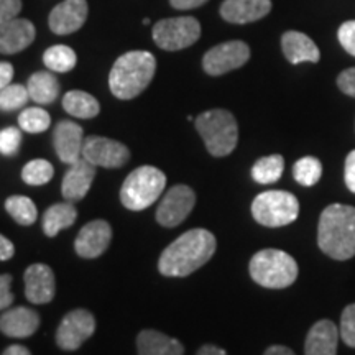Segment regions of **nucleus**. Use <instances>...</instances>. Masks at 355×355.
<instances>
[{
  "label": "nucleus",
  "instance_id": "f257e3e1",
  "mask_svg": "<svg viewBox=\"0 0 355 355\" xmlns=\"http://www.w3.org/2000/svg\"><path fill=\"white\" fill-rule=\"evenodd\" d=\"M216 237L206 229H193L170 243L158 260L163 277H188L206 265L216 252Z\"/></svg>",
  "mask_w": 355,
  "mask_h": 355
},
{
  "label": "nucleus",
  "instance_id": "f03ea898",
  "mask_svg": "<svg viewBox=\"0 0 355 355\" xmlns=\"http://www.w3.org/2000/svg\"><path fill=\"white\" fill-rule=\"evenodd\" d=\"M319 248L334 260L355 255V207L331 204L322 211L318 227Z\"/></svg>",
  "mask_w": 355,
  "mask_h": 355
},
{
  "label": "nucleus",
  "instance_id": "7ed1b4c3",
  "mask_svg": "<svg viewBox=\"0 0 355 355\" xmlns=\"http://www.w3.org/2000/svg\"><path fill=\"white\" fill-rule=\"evenodd\" d=\"M157 60L150 51H128L115 61L109 74V87L122 101L133 99L152 83Z\"/></svg>",
  "mask_w": 355,
  "mask_h": 355
},
{
  "label": "nucleus",
  "instance_id": "20e7f679",
  "mask_svg": "<svg viewBox=\"0 0 355 355\" xmlns=\"http://www.w3.org/2000/svg\"><path fill=\"white\" fill-rule=\"evenodd\" d=\"M250 277L263 288L282 290L291 286L298 278V263L290 254L275 248L260 250L250 260Z\"/></svg>",
  "mask_w": 355,
  "mask_h": 355
},
{
  "label": "nucleus",
  "instance_id": "39448f33",
  "mask_svg": "<svg viewBox=\"0 0 355 355\" xmlns=\"http://www.w3.org/2000/svg\"><path fill=\"white\" fill-rule=\"evenodd\" d=\"M196 130L202 137L207 152L212 157H227L239 141L237 121L229 110L212 109L202 112L194 121Z\"/></svg>",
  "mask_w": 355,
  "mask_h": 355
},
{
  "label": "nucleus",
  "instance_id": "423d86ee",
  "mask_svg": "<svg viewBox=\"0 0 355 355\" xmlns=\"http://www.w3.org/2000/svg\"><path fill=\"white\" fill-rule=\"evenodd\" d=\"M166 188L165 173L155 166H140L123 181L121 201L127 209L144 211L162 196Z\"/></svg>",
  "mask_w": 355,
  "mask_h": 355
},
{
  "label": "nucleus",
  "instance_id": "0eeeda50",
  "mask_svg": "<svg viewBox=\"0 0 355 355\" xmlns=\"http://www.w3.org/2000/svg\"><path fill=\"white\" fill-rule=\"evenodd\" d=\"M300 202L286 191H265L252 202V216L265 227H283L298 219Z\"/></svg>",
  "mask_w": 355,
  "mask_h": 355
},
{
  "label": "nucleus",
  "instance_id": "6e6552de",
  "mask_svg": "<svg viewBox=\"0 0 355 355\" xmlns=\"http://www.w3.org/2000/svg\"><path fill=\"white\" fill-rule=\"evenodd\" d=\"M153 42L166 51H178L194 44L201 37V25L193 17H176L155 24L152 32Z\"/></svg>",
  "mask_w": 355,
  "mask_h": 355
},
{
  "label": "nucleus",
  "instance_id": "1a4fd4ad",
  "mask_svg": "<svg viewBox=\"0 0 355 355\" xmlns=\"http://www.w3.org/2000/svg\"><path fill=\"white\" fill-rule=\"evenodd\" d=\"M248 60H250L248 44L234 40L211 48L202 58V68L209 76H222L229 71L242 68Z\"/></svg>",
  "mask_w": 355,
  "mask_h": 355
},
{
  "label": "nucleus",
  "instance_id": "9d476101",
  "mask_svg": "<svg viewBox=\"0 0 355 355\" xmlns=\"http://www.w3.org/2000/svg\"><path fill=\"white\" fill-rule=\"evenodd\" d=\"M196 194L186 184H176L168 191L157 209V220L163 227H176L191 214Z\"/></svg>",
  "mask_w": 355,
  "mask_h": 355
},
{
  "label": "nucleus",
  "instance_id": "9b49d317",
  "mask_svg": "<svg viewBox=\"0 0 355 355\" xmlns=\"http://www.w3.org/2000/svg\"><path fill=\"white\" fill-rule=\"evenodd\" d=\"M96 319L87 309H74L66 314L56 331V344L63 350H76L94 334Z\"/></svg>",
  "mask_w": 355,
  "mask_h": 355
},
{
  "label": "nucleus",
  "instance_id": "f8f14e48",
  "mask_svg": "<svg viewBox=\"0 0 355 355\" xmlns=\"http://www.w3.org/2000/svg\"><path fill=\"white\" fill-rule=\"evenodd\" d=\"M130 152L121 141L105 139V137H87L84 139L83 158L94 166L121 168L128 162Z\"/></svg>",
  "mask_w": 355,
  "mask_h": 355
},
{
  "label": "nucleus",
  "instance_id": "ddd939ff",
  "mask_svg": "<svg viewBox=\"0 0 355 355\" xmlns=\"http://www.w3.org/2000/svg\"><path fill=\"white\" fill-rule=\"evenodd\" d=\"M110 241H112V229L109 222L92 220L79 230L74 248L83 259H97L107 250Z\"/></svg>",
  "mask_w": 355,
  "mask_h": 355
},
{
  "label": "nucleus",
  "instance_id": "4468645a",
  "mask_svg": "<svg viewBox=\"0 0 355 355\" xmlns=\"http://www.w3.org/2000/svg\"><path fill=\"white\" fill-rule=\"evenodd\" d=\"M53 145L61 162L73 165L83 158V127L73 121H61L53 132Z\"/></svg>",
  "mask_w": 355,
  "mask_h": 355
},
{
  "label": "nucleus",
  "instance_id": "2eb2a0df",
  "mask_svg": "<svg viewBox=\"0 0 355 355\" xmlns=\"http://www.w3.org/2000/svg\"><path fill=\"white\" fill-rule=\"evenodd\" d=\"M87 0H64L50 13V28L56 35L78 32L87 20Z\"/></svg>",
  "mask_w": 355,
  "mask_h": 355
},
{
  "label": "nucleus",
  "instance_id": "dca6fc26",
  "mask_svg": "<svg viewBox=\"0 0 355 355\" xmlns=\"http://www.w3.org/2000/svg\"><path fill=\"white\" fill-rule=\"evenodd\" d=\"M55 273L48 265H30L25 272V296L33 304H46L55 298Z\"/></svg>",
  "mask_w": 355,
  "mask_h": 355
},
{
  "label": "nucleus",
  "instance_id": "f3484780",
  "mask_svg": "<svg viewBox=\"0 0 355 355\" xmlns=\"http://www.w3.org/2000/svg\"><path fill=\"white\" fill-rule=\"evenodd\" d=\"M96 176V166L89 163L86 158H79L76 163L69 166L66 171L63 184H61V193L66 201L76 202L86 198V194L91 189L92 181Z\"/></svg>",
  "mask_w": 355,
  "mask_h": 355
},
{
  "label": "nucleus",
  "instance_id": "a211bd4d",
  "mask_svg": "<svg viewBox=\"0 0 355 355\" xmlns=\"http://www.w3.org/2000/svg\"><path fill=\"white\" fill-rule=\"evenodd\" d=\"M37 37L33 24L25 19H13L0 25V53L2 55H15L28 48Z\"/></svg>",
  "mask_w": 355,
  "mask_h": 355
},
{
  "label": "nucleus",
  "instance_id": "6ab92c4d",
  "mask_svg": "<svg viewBox=\"0 0 355 355\" xmlns=\"http://www.w3.org/2000/svg\"><path fill=\"white\" fill-rule=\"evenodd\" d=\"M272 10V0H224L220 17L229 24H252L263 19Z\"/></svg>",
  "mask_w": 355,
  "mask_h": 355
},
{
  "label": "nucleus",
  "instance_id": "aec40b11",
  "mask_svg": "<svg viewBox=\"0 0 355 355\" xmlns=\"http://www.w3.org/2000/svg\"><path fill=\"white\" fill-rule=\"evenodd\" d=\"M40 326V316L37 311L19 306V308L6 309L0 316V331L13 339H25L33 336Z\"/></svg>",
  "mask_w": 355,
  "mask_h": 355
},
{
  "label": "nucleus",
  "instance_id": "412c9836",
  "mask_svg": "<svg viewBox=\"0 0 355 355\" xmlns=\"http://www.w3.org/2000/svg\"><path fill=\"white\" fill-rule=\"evenodd\" d=\"M339 329L329 319H321L311 327L304 343V355H337Z\"/></svg>",
  "mask_w": 355,
  "mask_h": 355
},
{
  "label": "nucleus",
  "instance_id": "4be33fe9",
  "mask_svg": "<svg viewBox=\"0 0 355 355\" xmlns=\"http://www.w3.org/2000/svg\"><path fill=\"white\" fill-rule=\"evenodd\" d=\"M282 48L285 53V58L291 64L300 63H318L321 53L316 43L311 40L308 35L301 32H286L282 37Z\"/></svg>",
  "mask_w": 355,
  "mask_h": 355
},
{
  "label": "nucleus",
  "instance_id": "5701e85b",
  "mask_svg": "<svg viewBox=\"0 0 355 355\" xmlns=\"http://www.w3.org/2000/svg\"><path fill=\"white\" fill-rule=\"evenodd\" d=\"M139 355H183L184 347L180 340L165 336L163 332L146 329L137 337Z\"/></svg>",
  "mask_w": 355,
  "mask_h": 355
},
{
  "label": "nucleus",
  "instance_id": "b1692460",
  "mask_svg": "<svg viewBox=\"0 0 355 355\" xmlns=\"http://www.w3.org/2000/svg\"><path fill=\"white\" fill-rule=\"evenodd\" d=\"M26 89H28L30 99L40 105L51 104L60 96V83H58L55 74L48 73V71H38V73L32 74Z\"/></svg>",
  "mask_w": 355,
  "mask_h": 355
},
{
  "label": "nucleus",
  "instance_id": "393cba45",
  "mask_svg": "<svg viewBox=\"0 0 355 355\" xmlns=\"http://www.w3.org/2000/svg\"><path fill=\"white\" fill-rule=\"evenodd\" d=\"M78 219V211L73 202L53 204L43 214V232L48 237H55L60 230L68 229Z\"/></svg>",
  "mask_w": 355,
  "mask_h": 355
},
{
  "label": "nucleus",
  "instance_id": "a878e982",
  "mask_svg": "<svg viewBox=\"0 0 355 355\" xmlns=\"http://www.w3.org/2000/svg\"><path fill=\"white\" fill-rule=\"evenodd\" d=\"M66 112L78 119H94L99 114L101 105L94 96L84 91H69L63 97Z\"/></svg>",
  "mask_w": 355,
  "mask_h": 355
},
{
  "label": "nucleus",
  "instance_id": "bb28decb",
  "mask_svg": "<svg viewBox=\"0 0 355 355\" xmlns=\"http://www.w3.org/2000/svg\"><path fill=\"white\" fill-rule=\"evenodd\" d=\"M285 170V159L282 155H270L257 159L252 166V178L260 184H273L282 178Z\"/></svg>",
  "mask_w": 355,
  "mask_h": 355
},
{
  "label": "nucleus",
  "instance_id": "cd10ccee",
  "mask_svg": "<svg viewBox=\"0 0 355 355\" xmlns=\"http://www.w3.org/2000/svg\"><path fill=\"white\" fill-rule=\"evenodd\" d=\"M43 63L48 69L55 71V73H68L76 66L78 56L66 44H55V46L48 48L44 51Z\"/></svg>",
  "mask_w": 355,
  "mask_h": 355
},
{
  "label": "nucleus",
  "instance_id": "c85d7f7f",
  "mask_svg": "<svg viewBox=\"0 0 355 355\" xmlns=\"http://www.w3.org/2000/svg\"><path fill=\"white\" fill-rule=\"evenodd\" d=\"M6 209L20 225H32L38 217L37 206L26 196H10L6 201Z\"/></svg>",
  "mask_w": 355,
  "mask_h": 355
},
{
  "label": "nucleus",
  "instance_id": "c756f323",
  "mask_svg": "<svg viewBox=\"0 0 355 355\" xmlns=\"http://www.w3.org/2000/svg\"><path fill=\"white\" fill-rule=\"evenodd\" d=\"M322 175V165L318 158L314 157H304L298 159L293 166V176L298 181L301 186H314L321 180Z\"/></svg>",
  "mask_w": 355,
  "mask_h": 355
},
{
  "label": "nucleus",
  "instance_id": "7c9ffc66",
  "mask_svg": "<svg viewBox=\"0 0 355 355\" xmlns=\"http://www.w3.org/2000/svg\"><path fill=\"white\" fill-rule=\"evenodd\" d=\"M19 125L24 132L42 133L50 128L51 117L42 107H28L21 110V114L19 115Z\"/></svg>",
  "mask_w": 355,
  "mask_h": 355
},
{
  "label": "nucleus",
  "instance_id": "2f4dec72",
  "mask_svg": "<svg viewBox=\"0 0 355 355\" xmlns=\"http://www.w3.org/2000/svg\"><path fill=\"white\" fill-rule=\"evenodd\" d=\"M53 175H55V170H53V165L46 159H32L24 166L21 170V178L26 184L30 186H43L46 184L48 181H51Z\"/></svg>",
  "mask_w": 355,
  "mask_h": 355
},
{
  "label": "nucleus",
  "instance_id": "473e14b6",
  "mask_svg": "<svg viewBox=\"0 0 355 355\" xmlns=\"http://www.w3.org/2000/svg\"><path fill=\"white\" fill-rule=\"evenodd\" d=\"M28 89L21 84H8L0 91V110L10 112V110L21 109L28 102Z\"/></svg>",
  "mask_w": 355,
  "mask_h": 355
},
{
  "label": "nucleus",
  "instance_id": "72a5a7b5",
  "mask_svg": "<svg viewBox=\"0 0 355 355\" xmlns=\"http://www.w3.org/2000/svg\"><path fill=\"white\" fill-rule=\"evenodd\" d=\"M21 145V132L15 127H7L0 130V153L13 157Z\"/></svg>",
  "mask_w": 355,
  "mask_h": 355
},
{
  "label": "nucleus",
  "instance_id": "f704fd0d",
  "mask_svg": "<svg viewBox=\"0 0 355 355\" xmlns=\"http://www.w3.org/2000/svg\"><path fill=\"white\" fill-rule=\"evenodd\" d=\"M340 337L345 345L355 349V304H349L340 318Z\"/></svg>",
  "mask_w": 355,
  "mask_h": 355
},
{
  "label": "nucleus",
  "instance_id": "c9c22d12",
  "mask_svg": "<svg viewBox=\"0 0 355 355\" xmlns=\"http://www.w3.org/2000/svg\"><path fill=\"white\" fill-rule=\"evenodd\" d=\"M337 38H339L340 44L349 55L355 56V20H349L339 26L337 32Z\"/></svg>",
  "mask_w": 355,
  "mask_h": 355
},
{
  "label": "nucleus",
  "instance_id": "e433bc0d",
  "mask_svg": "<svg viewBox=\"0 0 355 355\" xmlns=\"http://www.w3.org/2000/svg\"><path fill=\"white\" fill-rule=\"evenodd\" d=\"M21 12V0H0V25L19 17Z\"/></svg>",
  "mask_w": 355,
  "mask_h": 355
},
{
  "label": "nucleus",
  "instance_id": "4c0bfd02",
  "mask_svg": "<svg viewBox=\"0 0 355 355\" xmlns=\"http://www.w3.org/2000/svg\"><path fill=\"white\" fill-rule=\"evenodd\" d=\"M337 86L344 94L355 97V68H349L343 71L337 78Z\"/></svg>",
  "mask_w": 355,
  "mask_h": 355
},
{
  "label": "nucleus",
  "instance_id": "58836bf2",
  "mask_svg": "<svg viewBox=\"0 0 355 355\" xmlns=\"http://www.w3.org/2000/svg\"><path fill=\"white\" fill-rule=\"evenodd\" d=\"M12 277L10 275H0V311L8 309L13 303V293L10 291Z\"/></svg>",
  "mask_w": 355,
  "mask_h": 355
},
{
  "label": "nucleus",
  "instance_id": "ea45409f",
  "mask_svg": "<svg viewBox=\"0 0 355 355\" xmlns=\"http://www.w3.org/2000/svg\"><path fill=\"white\" fill-rule=\"evenodd\" d=\"M344 180L347 188L355 194V150H352L345 158V168H344Z\"/></svg>",
  "mask_w": 355,
  "mask_h": 355
},
{
  "label": "nucleus",
  "instance_id": "a19ab883",
  "mask_svg": "<svg viewBox=\"0 0 355 355\" xmlns=\"http://www.w3.org/2000/svg\"><path fill=\"white\" fill-rule=\"evenodd\" d=\"M13 254H15V247H13V243L8 241L7 237H3V235L0 234V261L10 260Z\"/></svg>",
  "mask_w": 355,
  "mask_h": 355
},
{
  "label": "nucleus",
  "instance_id": "79ce46f5",
  "mask_svg": "<svg viewBox=\"0 0 355 355\" xmlns=\"http://www.w3.org/2000/svg\"><path fill=\"white\" fill-rule=\"evenodd\" d=\"M12 78H13V66L10 63L2 61V63H0V91L12 83Z\"/></svg>",
  "mask_w": 355,
  "mask_h": 355
},
{
  "label": "nucleus",
  "instance_id": "37998d69",
  "mask_svg": "<svg viewBox=\"0 0 355 355\" xmlns=\"http://www.w3.org/2000/svg\"><path fill=\"white\" fill-rule=\"evenodd\" d=\"M207 0H170L171 7L178 10H191V8H198L206 3Z\"/></svg>",
  "mask_w": 355,
  "mask_h": 355
},
{
  "label": "nucleus",
  "instance_id": "c03bdc74",
  "mask_svg": "<svg viewBox=\"0 0 355 355\" xmlns=\"http://www.w3.org/2000/svg\"><path fill=\"white\" fill-rule=\"evenodd\" d=\"M263 355H296L291 349L285 347V345H272L265 350Z\"/></svg>",
  "mask_w": 355,
  "mask_h": 355
},
{
  "label": "nucleus",
  "instance_id": "a18cd8bd",
  "mask_svg": "<svg viewBox=\"0 0 355 355\" xmlns=\"http://www.w3.org/2000/svg\"><path fill=\"white\" fill-rule=\"evenodd\" d=\"M196 355H227V352L224 349L216 347V345H202Z\"/></svg>",
  "mask_w": 355,
  "mask_h": 355
},
{
  "label": "nucleus",
  "instance_id": "49530a36",
  "mask_svg": "<svg viewBox=\"0 0 355 355\" xmlns=\"http://www.w3.org/2000/svg\"><path fill=\"white\" fill-rule=\"evenodd\" d=\"M2 355H32L28 349L24 347V345H8V347L3 350Z\"/></svg>",
  "mask_w": 355,
  "mask_h": 355
}]
</instances>
